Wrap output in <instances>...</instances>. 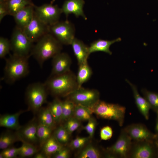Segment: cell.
Segmentation results:
<instances>
[{
  "mask_svg": "<svg viewBox=\"0 0 158 158\" xmlns=\"http://www.w3.org/2000/svg\"><path fill=\"white\" fill-rule=\"evenodd\" d=\"M53 135L57 141L63 145L69 142L70 134L63 126H61L55 130Z\"/></svg>",
  "mask_w": 158,
  "mask_h": 158,
  "instance_id": "33",
  "label": "cell"
},
{
  "mask_svg": "<svg viewBox=\"0 0 158 158\" xmlns=\"http://www.w3.org/2000/svg\"><path fill=\"white\" fill-rule=\"evenodd\" d=\"M63 146L54 135H51L42 147V152L48 158L52 157Z\"/></svg>",
  "mask_w": 158,
  "mask_h": 158,
  "instance_id": "22",
  "label": "cell"
},
{
  "mask_svg": "<svg viewBox=\"0 0 158 158\" xmlns=\"http://www.w3.org/2000/svg\"><path fill=\"white\" fill-rule=\"evenodd\" d=\"M29 58L13 54L6 59L4 79L6 82L12 83L27 75L29 72Z\"/></svg>",
  "mask_w": 158,
  "mask_h": 158,
  "instance_id": "3",
  "label": "cell"
},
{
  "mask_svg": "<svg viewBox=\"0 0 158 158\" xmlns=\"http://www.w3.org/2000/svg\"><path fill=\"white\" fill-rule=\"evenodd\" d=\"M19 148L18 155L22 157H28L32 156L37 152L38 149L34 145L23 142Z\"/></svg>",
  "mask_w": 158,
  "mask_h": 158,
  "instance_id": "34",
  "label": "cell"
},
{
  "mask_svg": "<svg viewBox=\"0 0 158 158\" xmlns=\"http://www.w3.org/2000/svg\"><path fill=\"white\" fill-rule=\"evenodd\" d=\"M19 148L9 147L3 150L0 154V158H13L19 154Z\"/></svg>",
  "mask_w": 158,
  "mask_h": 158,
  "instance_id": "38",
  "label": "cell"
},
{
  "mask_svg": "<svg viewBox=\"0 0 158 158\" xmlns=\"http://www.w3.org/2000/svg\"><path fill=\"white\" fill-rule=\"evenodd\" d=\"M39 112L38 123L53 129L56 123L48 107L41 108Z\"/></svg>",
  "mask_w": 158,
  "mask_h": 158,
  "instance_id": "27",
  "label": "cell"
},
{
  "mask_svg": "<svg viewBox=\"0 0 158 158\" xmlns=\"http://www.w3.org/2000/svg\"><path fill=\"white\" fill-rule=\"evenodd\" d=\"M44 83L48 91L57 97H67L79 87L76 75L71 70L50 76Z\"/></svg>",
  "mask_w": 158,
  "mask_h": 158,
  "instance_id": "1",
  "label": "cell"
},
{
  "mask_svg": "<svg viewBox=\"0 0 158 158\" xmlns=\"http://www.w3.org/2000/svg\"><path fill=\"white\" fill-rule=\"evenodd\" d=\"M75 104L67 99L62 101V114L61 121H66L73 116Z\"/></svg>",
  "mask_w": 158,
  "mask_h": 158,
  "instance_id": "32",
  "label": "cell"
},
{
  "mask_svg": "<svg viewBox=\"0 0 158 158\" xmlns=\"http://www.w3.org/2000/svg\"><path fill=\"white\" fill-rule=\"evenodd\" d=\"M92 114L88 107L75 104L73 116L80 121H88L92 117Z\"/></svg>",
  "mask_w": 158,
  "mask_h": 158,
  "instance_id": "28",
  "label": "cell"
},
{
  "mask_svg": "<svg viewBox=\"0 0 158 158\" xmlns=\"http://www.w3.org/2000/svg\"><path fill=\"white\" fill-rule=\"evenodd\" d=\"M52 58V69L50 76L62 74L71 70L72 61L67 53L61 52Z\"/></svg>",
  "mask_w": 158,
  "mask_h": 158,
  "instance_id": "15",
  "label": "cell"
},
{
  "mask_svg": "<svg viewBox=\"0 0 158 158\" xmlns=\"http://www.w3.org/2000/svg\"><path fill=\"white\" fill-rule=\"evenodd\" d=\"M155 131L157 135H158V114H157V118L155 127Z\"/></svg>",
  "mask_w": 158,
  "mask_h": 158,
  "instance_id": "44",
  "label": "cell"
},
{
  "mask_svg": "<svg viewBox=\"0 0 158 158\" xmlns=\"http://www.w3.org/2000/svg\"><path fill=\"white\" fill-rule=\"evenodd\" d=\"M6 2L9 15L12 16L25 7L34 5L31 0H6Z\"/></svg>",
  "mask_w": 158,
  "mask_h": 158,
  "instance_id": "24",
  "label": "cell"
},
{
  "mask_svg": "<svg viewBox=\"0 0 158 158\" xmlns=\"http://www.w3.org/2000/svg\"><path fill=\"white\" fill-rule=\"evenodd\" d=\"M100 150L95 145L87 144L84 146L77 155L78 158H100L102 157Z\"/></svg>",
  "mask_w": 158,
  "mask_h": 158,
  "instance_id": "25",
  "label": "cell"
},
{
  "mask_svg": "<svg viewBox=\"0 0 158 158\" xmlns=\"http://www.w3.org/2000/svg\"><path fill=\"white\" fill-rule=\"evenodd\" d=\"M23 30L33 43L36 42L44 35L49 33V26L40 20L35 14L31 21Z\"/></svg>",
  "mask_w": 158,
  "mask_h": 158,
  "instance_id": "11",
  "label": "cell"
},
{
  "mask_svg": "<svg viewBox=\"0 0 158 158\" xmlns=\"http://www.w3.org/2000/svg\"><path fill=\"white\" fill-rule=\"evenodd\" d=\"M18 139L16 134L7 132L1 134L0 137V149L4 150L10 147Z\"/></svg>",
  "mask_w": 158,
  "mask_h": 158,
  "instance_id": "29",
  "label": "cell"
},
{
  "mask_svg": "<svg viewBox=\"0 0 158 158\" xmlns=\"http://www.w3.org/2000/svg\"><path fill=\"white\" fill-rule=\"evenodd\" d=\"M121 40L120 37L111 40L99 39L90 44L89 47L90 54L97 51H102L111 55L112 52L109 49L110 46L114 43L120 42Z\"/></svg>",
  "mask_w": 158,
  "mask_h": 158,
  "instance_id": "21",
  "label": "cell"
},
{
  "mask_svg": "<svg viewBox=\"0 0 158 158\" xmlns=\"http://www.w3.org/2000/svg\"><path fill=\"white\" fill-rule=\"evenodd\" d=\"M48 91L45 83L37 82L29 85L25 92L29 109L34 113L39 112L46 102Z\"/></svg>",
  "mask_w": 158,
  "mask_h": 158,
  "instance_id": "5",
  "label": "cell"
},
{
  "mask_svg": "<svg viewBox=\"0 0 158 158\" xmlns=\"http://www.w3.org/2000/svg\"><path fill=\"white\" fill-rule=\"evenodd\" d=\"M141 92L148 103L150 109L158 114V93L144 88L142 89Z\"/></svg>",
  "mask_w": 158,
  "mask_h": 158,
  "instance_id": "31",
  "label": "cell"
},
{
  "mask_svg": "<svg viewBox=\"0 0 158 158\" xmlns=\"http://www.w3.org/2000/svg\"><path fill=\"white\" fill-rule=\"evenodd\" d=\"M67 98L76 105L90 108L100 100V93L97 90L81 87L71 93Z\"/></svg>",
  "mask_w": 158,
  "mask_h": 158,
  "instance_id": "8",
  "label": "cell"
},
{
  "mask_svg": "<svg viewBox=\"0 0 158 158\" xmlns=\"http://www.w3.org/2000/svg\"><path fill=\"white\" fill-rule=\"evenodd\" d=\"M35 158H47V156L42 152L37 153L34 156Z\"/></svg>",
  "mask_w": 158,
  "mask_h": 158,
  "instance_id": "43",
  "label": "cell"
},
{
  "mask_svg": "<svg viewBox=\"0 0 158 158\" xmlns=\"http://www.w3.org/2000/svg\"><path fill=\"white\" fill-rule=\"evenodd\" d=\"M84 4V0H67L61 8L62 13L67 18L69 14H73L76 18L81 16L86 20L87 18L83 10Z\"/></svg>",
  "mask_w": 158,
  "mask_h": 158,
  "instance_id": "16",
  "label": "cell"
},
{
  "mask_svg": "<svg viewBox=\"0 0 158 158\" xmlns=\"http://www.w3.org/2000/svg\"><path fill=\"white\" fill-rule=\"evenodd\" d=\"M25 111L21 110L12 114H6L1 115L0 126L16 130H18L21 127L19 123V117Z\"/></svg>",
  "mask_w": 158,
  "mask_h": 158,
  "instance_id": "20",
  "label": "cell"
},
{
  "mask_svg": "<svg viewBox=\"0 0 158 158\" xmlns=\"http://www.w3.org/2000/svg\"><path fill=\"white\" fill-rule=\"evenodd\" d=\"M52 128L49 127L38 123L37 129V135L41 147L52 135Z\"/></svg>",
  "mask_w": 158,
  "mask_h": 158,
  "instance_id": "30",
  "label": "cell"
},
{
  "mask_svg": "<svg viewBox=\"0 0 158 158\" xmlns=\"http://www.w3.org/2000/svg\"><path fill=\"white\" fill-rule=\"evenodd\" d=\"M48 107L56 124L60 122L62 114V101L56 98L49 104Z\"/></svg>",
  "mask_w": 158,
  "mask_h": 158,
  "instance_id": "26",
  "label": "cell"
},
{
  "mask_svg": "<svg viewBox=\"0 0 158 158\" xmlns=\"http://www.w3.org/2000/svg\"><path fill=\"white\" fill-rule=\"evenodd\" d=\"M126 82L131 87L135 103L139 110L146 120L149 118L150 105L146 99L142 97L139 94L136 86L126 79Z\"/></svg>",
  "mask_w": 158,
  "mask_h": 158,
  "instance_id": "19",
  "label": "cell"
},
{
  "mask_svg": "<svg viewBox=\"0 0 158 158\" xmlns=\"http://www.w3.org/2000/svg\"><path fill=\"white\" fill-rule=\"evenodd\" d=\"M154 142L135 141L132 142L128 157L132 158H152L155 155Z\"/></svg>",
  "mask_w": 158,
  "mask_h": 158,
  "instance_id": "13",
  "label": "cell"
},
{
  "mask_svg": "<svg viewBox=\"0 0 158 158\" xmlns=\"http://www.w3.org/2000/svg\"><path fill=\"white\" fill-rule=\"evenodd\" d=\"M61 8L51 4H45L40 6H34L35 15L42 22L50 26L59 21Z\"/></svg>",
  "mask_w": 158,
  "mask_h": 158,
  "instance_id": "9",
  "label": "cell"
},
{
  "mask_svg": "<svg viewBox=\"0 0 158 158\" xmlns=\"http://www.w3.org/2000/svg\"><path fill=\"white\" fill-rule=\"evenodd\" d=\"M36 42L31 55L41 67L46 60L61 52L62 49V44L50 33L44 35Z\"/></svg>",
  "mask_w": 158,
  "mask_h": 158,
  "instance_id": "2",
  "label": "cell"
},
{
  "mask_svg": "<svg viewBox=\"0 0 158 158\" xmlns=\"http://www.w3.org/2000/svg\"><path fill=\"white\" fill-rule=\"evenodd\" d=\"M6 0H0V2L5 1Z\"/></svg>",
  "mask_w": 158,
  "mask_h": 158,
  "instance_id": "47",
  "label": "cell"
},
{
  "mask_svg": "<svg viewBox=\"0 0 158 158\" xmlns=\"http://www.w3.org/2000/svg\"><path fill=\"white\" fill-rule=\"evenodd\" d=\"M10 41L13 54L24 57H30L31 56L33 43L22 29L16 26L13 30Z\"/></svg>",
  "mask_w": 158,
  "mask_h": 158,
  "instance_id": "6",
  "label": "cell"
},
{
  "mask_svg": "<svg viewBox=\"0 0 158 158\" xmlns=\"http://www.w3.org/2000/svg\"><path fill=\"white\" fill-rule=\"evenodd\" d=\"M35 6H28L13 15L16 26L23 30L30 22L34 16Z\"/></svg>",
  "mask_w": 158,
  "mask_h": 158,
  "instance_id": "17",
  "label": "cell"
},
{
  "mask_svg": "<svg viewBox=\"0 0 158 158\" xmlns=\"http://www.w3.org/2000/svg\"><path fill=\"white\" fill-rule=\"evenodd\" d=\"M49 33L62 45H71L75 38L74 25L68 20L49 26Z\"/></svg>",
  "mask_w": 158,
  "mask_h": 158,
  "instance_id": "7",
  "label": "cell"
},
{
  "mask_svg": "<svg viewBox=\"0 0 158 158\" xmlns=\"http://www.w3.org/2000/svg\"><path fill=\"white\" fill-rule=\"evenodd\" d=\"M78 66L76 78L78 87H80L90 78L92 74V71L87 62Z\"/></svg>",
  "mask_w": 158,
  "mask_h": 158,
  "instance_id": "23",
  "label": "cell"
},
{
  "mask_svg": "<svg viewBox=\"0 0 158 158\" xmlns=\"http://www.w3.org/2000/svg\"><path fill=\"white\" fill-rule=\"evenodd\" d=\"M70 154L69 148L63 146L52 157L54 158H68Z\"/></svg>",
  "mask_w": 158,
  "mask_h": 158,
  "instance_id": "41",
  "label": "cell"
},
{
  "mask_svg": "<svg viewBox=\"0 0 158 158\" xmlns=\"http://www.w3.org/2000/svg\"><path fill=\"white\" fill-rule=\"evenodd\" d=\"M78 66L87 62L90 54L89 47L82 41L75 37L71 45Z\"/></svg>",
  "mask_w": 158,
  "mask_h": 158,
  "instance_id": "18",
  "label": "cell"
},
{
  "mask_svg": "<svg viewBox=\"0 0 158 158\" xmlns=\"http://www.w3.org/2000/svg\"><path fill=\"white\" fill-rule=\"evenodd\" d=\"M11 50L10 41L6 38L0 37V58H4L8 54Z\"/></svg>",
  "mask_w": 158,
  "mask_h": 158,
  "instance_id": "37",
  "label": "cell"
},
{
  "mask_svg": "<svg viewBox=\"0 0 158 158\" xmlns=\"http://www.w3.org/2000/svg\"></svg>",
  "mask_w": 158,
  "mask_h": 158,
  "instance_id": "48",
  "label": "cell"
},
{
  "mask_svg": "<svg viewBox=\"0 0 158 158\" xmlns=\"http://www.w3.org/2000/svg\"><path fill=\"white\" fill-rule=\"evenodd\" d=\"M132 139L125 130L122 129L116 142L107 149L110 157H128L132 144Z\"/></svg>",
  "mask_w": 158,
  "mask_h": 158,
  "instance_id": "10",
  "label": "cell"
},
{
  "mask_svg": "<svg viewBox=\"0 0 158 158\" xmlns=\"http://www.w3.org/2000/svg\"><path fill=\"white\" fill-rule=\"evenodd\" d=\"M88 121L87 124L83 127V129L86 131L90 137L91 138L94 135L97 122L95 119L92 117Z\"/></svg>",
  "mask_w": 158,
  "mask_h": 158,
  "instance_id": "39",
  "label": "cell"
},
{
  "mask_svg": "<svg viewBox=\"0 0 158 158\" xmlns=\"http://www.w3.org/2000/svg\"><path fill=\"white\" fill-rule=\"evenodd\" d=\"M125 130L135 141H154L157 135L152 133L144 125L132 124L124 128Z\"/></svg>",
  "mask_w": 158,
  "mask_h": 158,
  "instance_id": "12",
  "label": "cell"
},
{
  "mask_svg": "<svg viewBox=\"0 0 158 158\" xmlns=\"http://www.w3.org/2000/svg\"><path fill=\"white\" fill-rule=\"evenodd\" d=\"M38 123L34 119L24 126L17 130L16 134L18 140L34 145L39 142L37 135Z\"/></svg>",
  "mask_w": 158,
  "mask_h": 158,
  "instance_id": "14",
  "label": "cell"
},
{
  "mask_svg": "<svg viewBox=\"0 0 158 158\" xmlns=\"http://www.w3.org/2000/svg\"><path fill=\"white\" fill-rule=\"evenodd\" d=\"M6 1L0 2V22L7 15H9L8 11Z\"/></svg>",
  "mask_w": 158,
  "mask_h": 158,
  "instance_id": "42",
  "label": "cell"
},
{
  "mask_svg": "<svg viewBox=\"0 0 158 158\" xmlns=\"http://www.w3.org/2000/svg\"><path fill=\"white\" fill-rule=\"evenodd\" d=\"M154 142L157 147L158 148V135H157V137L154 140Z\"/></svg>",
  "mask_w": 158,
  "mask_h": 158,
  "instance_id": "45",
  "label": "cell"
},
{
  "mask_svg": "<svg viewBox=\"0 0 158 158\" xmlns=\"http://www.w3.org/2000/svg\"><path fill=\"white\" fill-rule=\"evenodd\" d=\"M90 139L89 136L77 137L71 141L70 147L73 149H81L87 144Z\"/></svg>",
  "mask_w": 158,
  "mask_h": 158,
  "instance_id": "36",
  "label": "cell"
},
{
  "mask_svg": "<svg viewBox=\"0 0 158 158\" xmlns=\"http://www.w3.org/2000/svg\"><path fill=\"white\" fill-rule=\"evenodd\" d=\"M113 130L109 126L103 127L100 130V137L102 140H106L110 139L113 135Z\"/></svg>",
  "mask_w": 158,
  "mask_h": 158,
  "instance_id": "40",
  "label": "cell"
},
{
  "mask_svg": "<svg viewBox=\"0 0 158 158\" xmlns=\"http://www.w3.org/2000/svg\"><path fill=\"white\" fill-rule=\"evenodd\" d=\"M80 122L75 117L72 116L66 121L63 126L71 135L79 128L80 126Z\"/></svg>",
  "mask_w": 158,
  "mask_h": 158,
  "instance_id": "35",
  "label": "cell"
},
{
  "mask_svg": "<svg viewBox=\"0 0 158 158\" xmlns=\"http://www.w3.org/2000/svg\"><path fill=\"white\" fill-rule=\"evenodd\" d=\"M88 108L92 114L100 118L116 121L120 126L123 124L126 111V108L124 106L99 100Z\"/></svg>",
  "mask_w": 158,
  "mask_h": 158,
  "instance_id": "4",
  "label": "cell"
},
{
  "mask_svg": "<svg viewBox=\"0 0 158 158\" xmlns=\"http://www.w3.org/2000/svg\"><path fill=\"white\" fill-rule=\"evenodd\" d=\"M56 0H52L51 2V4H52Z\"/></svg>",
  "mask_w": 158,
  "mask_h": 158,
  "instance_id": "46",
  "label": "cell"
}]
</instances>
